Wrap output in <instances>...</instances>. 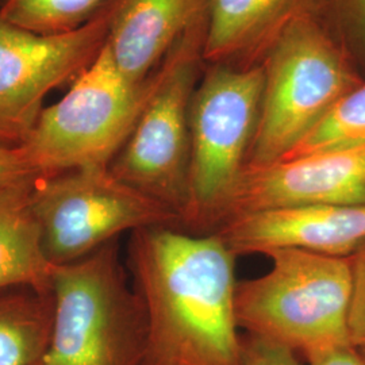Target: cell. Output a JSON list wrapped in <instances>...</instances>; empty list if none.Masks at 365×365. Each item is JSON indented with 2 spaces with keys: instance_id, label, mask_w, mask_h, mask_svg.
Returning <instances> with one entry per match:
<instances>
[{
  "instance_id": "obj_4",
  "label": "cell",
  "mask_w": 365,
  "mask_h": 365,
  "mask_svg": "<svg viewBox=\"0 0 365 365\" xmlns=\"http://www.w3.org/2000/svg\"><path fill=\"white\" fill-rule=\"evenodd\" d=\"M265 256L272 261L271 269L237 284L240 329L303 357L351 345L349 260L298 249H276Z\"/></svg>"
},
{
  "instance_id": "obj_18",
  "label": "cell",
  "mask_w": 365,
  "mask_h": 365,
  "mask_svg": "<svg viewBox=\"0 0 365 365\" xmlns=\"http://www.w3.org/2000/svg\"><path fill=\"white\" fill-rule=\"evenodd\" d=\"M313 10L359 69L365 68V0H313Z\"/></svg>"
},
{
  "instance_id": "obj_5",
  "label": "cell",
  "mask_w": 365,
  "mask_h": 365,
  "mask_svg": "<svg viewBox=\"0 0 365 365\" xmlns=\"http://www.w3.org/2000/svg\"><path fill=\"white\" fill-rule=\"evenodd\" d=\"M262 88L260 63L214 64L197 83L190 106L191 163L182 230L210 235L225 220L248 164Z\"/></svg>"
},
{
  "instance_id": "obj_3",
  "label": "cell",
  "mask_w": 365,
  "mask_h": 365,
  "mask_svg": "<svg viewBox=\"0 0 365 365\" xmlns=\"http://www.w3.org/2000/svg\"><path fill=\"white\" fill-rule=\"evenodd\" d=\"M52 294V339L42 365H141L146 315L129 287L118 240L53 265Z\"/></svg>"
},
{
  "instance_id": "obj_9",
  "label": "cell",
  "mask_w": 365,
  "mask_h": 365,
  "mask_svg": "<svg viewBox=\"0 0 365 365\" xmlns=\"http://www.w3.org/2000/svg\"><path fill=\"white\" fill-rule=\"evenodd\" d=\"M114 3L66 34H37L0 19V144H22L45 98L96 58L107 41Z\"/></svg>"
},
{
  "instance_id": "obj_10",
  "label": "cell",
  "mask_w": 365,
  "mask_h": 365,
  "mask_svg": "<svg viewBox=\"0 0 365 365\" xmlns=\"http://www.w3.org/2000/svg\"><path fill=\"white\" fill-rule=\"evenodd\" d=\"M361 203H365V146L247 167L223 222L265 210Z\"/></svg>"
},
{
  "instance_id": "obj_2",
  "label": "cell",
  "mask_w": 365,
  "mask_h": 365,
  "mask_svg": "<svg viewBox=\"0 0 365 365\" xmlns=\"http://www.w3.org/2000/svg\"><path fill=\"white\" fill-rule=\"evenodd\" d=\"M260 118L247 167L271 164L299 144L364 83L361 71L313 9L299 14L262 56Z\"/></svg>"
},
{
  "instance_id": "obj_14",
  "label": "cell",
  "mask_w": 365,
  "mask_h": 365,
  "mask_svg": "<svg viewBox=\"0 0 365 365\" xmlns=\"http://www.w3.org/2000/svg\"><path fill=\"white\" fill-rule=\"evenodd\" d=\"M37 176L0 182V292L24 287L52 291L53 264L33 210Z\"/></svg>"
},
{
  "instance_id": "obj_16",
  "label": "cell",
  "mask_w": 365,
  "mask_h": 365,
  "mask_svg": "<svg viewBox=\"0 0 365 365\" xmlns=\"http://www.w3.org/2000/svg\"><path fill=\"white\" fill-rule=\"evenodd\" d=\"M113 0H0V19L37 34H66L87 25Z\"/></svg>"
},
{
  "instance_id": "obj_15",
  "label": "cell",
  "mask_w": 365,
  "mask_h": 365,
  "mask_svg": "<svg viewBox=\"0 0 365 365\" xmlns=\"http://www.w3.org/2000/svg\"><path fill=\"white\" fill-rule=\"evenodd\" d=\"M53 319L52 291L24 287L0 294V365H42Z\"/></svg>"
},
{
  "instance_id": "obj_8",
  "label": "cell",
  "mask_w": 365,
  "mask_h": 365,
  "mask_svg": "<svg viewBox=\"0 0 365 365\" xmlns=\"http://www.w3.org/2000/svg\"><path fill=\"white\" fill-rule=\"evenodd\" d=\"M33 210L53 265L80 260L125 232L180 227L172 210L120 182L108 168L38 175L33 184Z\"/></svg>"
},
{
  "instance_id": "obj_6",
  "label": "cell",
  "mask_w": 365,
  "mask_h": 365,
  "mask_svg": "<svg viewBox=\"0 0 365 365\" xmlns=\"http://www.w3.org/2000/svg\"><path fill=\"white\" fill-rule=\"evenodd\" d=\"M152 83L153 75L144 83L126 78L105 43L18 146L29 167L37 175L108 168L134 129Z\"/></svg>"
},
{
  "instance_id": "obj_17",
  "label": "cell",
  "mask_w": 365,
  "mask_h": 365,
  "mask_svg": "<svg viewBox=\"0 0 365 365\" xmlns=\"http://www.w3.org/2000/svg\"><path fill=\"white\" fill-rule=\"evenodd\" d=\"M361 146H365V81L345 95L327 117L280 160Z\"/></svg>"
},
{
  "instance_id": "obj_21",
  "label": "cell",
  "mask_w": 365,
  "mask_h": 365,
  "mask_svg": "<svg viewBox=\"0 0 365 365\" xmlns=\"http://www.w3.org/2000/svg\"><path fill=\"white\" fill-rule=\"evenodd\" d=\"M307 365H365V351L342 345L306 356Z\"/></svg>"
},
{
  "instance_id": "obj_12",
  "label": "cell",
  "mask_w": 365,
  "mask_h": 365,
  "mask_svg": "<svg viewBox=\"0 0 365 365\" xmlns=\"http://www.w3.org/2000/svg\"><path fill=\"white\" fill-rule=\"evenodd\" d=\"M210 0H115L106 45L120 72L144 83L207 19Z\"/></svg>"
},
{
  "instance_id": "obj_1",
  "label": "cell",
  "mask_w": 365,
  "mask_h": 365,
  "mask_svg": "<svg viewBox=\"0 0 365 365\" xmlns=\"http://www.w3.org/2000/svg\"><path fill=\"white\" fill-rule=\"evenodd\" d=\"M235 259L212 233L173 226L131 233L128 265L148 325L141 365H238Z\"/></svg>"
},
{
  "instance_id": "obj_13",
  "label": "cell",
  "mask_w": 365,
  "mask_h": 365,
  "mask_svg": "<svg viewBox=\"0 0 365 365\" xmlns=\"http://www.w3.org/2000/svg\"><path fill=\"white\" fill-rule=\"evenodd\" d=\"M313 0H210L203 60L214 64H259L279 34Z\"/></svg>"
},
{
  "instance_id": "obj_22",
  "label": "cell",
  "mask_w": 365,
  "mask_h": 365,
  "mask_svg": "<svg viewBox=\"0 0 365 365\" xmlns=\"http://www.w3.org/2000/svg\"><path fill=\"white\" fill-rule=\"evenodd\" d=\"M37 173L29 167L19 148L0 144V182L18 180Z\"/></svg>"
},
{
  "instance_id": "obj_11",
  "label": "cell",
  "mask_w": 365,
  "mask_h": 365,
  "mask_svg": "<svg viewBox=\"0 0 365 365\" xmlns=\"http://www.w3.org/2000/svg\"><path fill=\"white\" fill-rule=\"evenodd\" d=\"M212 235H218L237 257L298 249L348 259L365 242V203L249 212L223 222Z\"/></svg>"
},
{
  "instance_id": "obj_7",
  "label": "cell",
  "mask_w": 365,
  "mask_h": 365,
  "mask_svg": "<svg viewBox=\"0 0 365 365\" xmlns=\"http://www.w3.org/2000/svg\"><path fill=\"white\" fill-rule=\"evenodd\" d=\"M206 21L190 30L153 73L140 118L108 167L120 182L172 210L180 225L188 202L190 106L203 58Z\"/></svg>"
},
{
  "instance_id": "obj_19",
  "label": "cell",
  "mask_w": 365,
  "mask_h": 365,
  "mask_svg": "<svg viewBox=\"0 0 365 365\" xmlns=\"http://www.w3.org/2000/svg\"><path fill=\"white\" fill-rule=\"evenodd\" d=\"M352 274L348 314V337L352 346L365 351V242L348 257Z\"/></svg>"
},
{
  "instance_id": "obj_20",
  "label": "cell",
  "mask_w": 365,
  "mask_h": 365,
  "mask_svg": "<svg viewBox=\"0 0 365 365\" xmlns=\"http://www.w3.org/2000/svg\"><path fill=\"white\" fill-rule=\"evenodd\" d=\"M238 365H303L297 352L271 339L242 336Z\"/></svg>"
}]
</instances>
